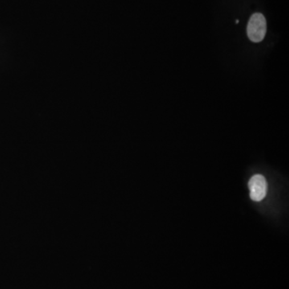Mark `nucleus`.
<instances>
[{"label":"nucleus","mask_w":289,"mask_h":289,"mask_svg":"<svg viewBox=\"0 0 289 289\" xmlns=\"http://www.w3.org/2000/svg\"><path fill=\"white\" fill-rule=\"evenodd\" d=\"M267 32V22L264 14L255 13L251 16L247 27V33L251 41L259 43L262 41Z\"/></svg>","instance_id":"obj_1"},{"label":"nucleus","mask_w":289,"mask_h":289,"mask_svg":"<svg viewBox=\"0 0 289 289\" xmlns=\"http://www.w3.org/2000/svg\"><path fill=\"white\" fill-rule=\"evenodd\" d=\"M248 187L250 190V197L255 202H260L265 199L268 191V184L265 177L256 175L251 178Z\"/></svg>","instance_id":"obj_2"}]
</instances>
